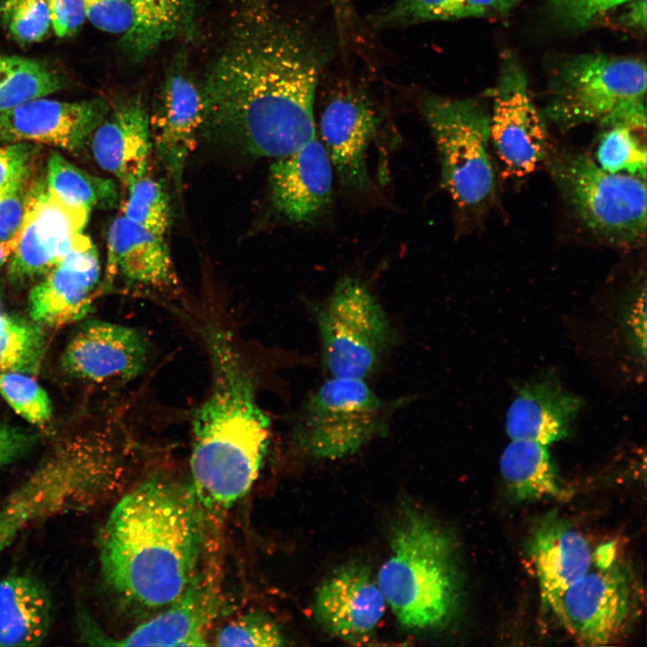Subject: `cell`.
I'll return each instance as SVG.
<instances>
[{"label": "cell", "mask_w": 647, "mask_h": 647, "mask_svg": "<svg viewBox=\"0 0 647 647\" xmlns=\"http://www.w3.org/2000/svg\"><path fill=\"white\" fill-rule=\"evenodd\" d=\"M320 68L313 45L256 4L208 67L202 129L254 156L296 152L315 137Z\"/></svg>", "instance_id": "1"}, {"label": "cell", "mask_w": 647, "mask_h": 647, "mask_svg": "<svg viewBox=\"0 0 647 647\" xmlns=\"http://www.w3.org/2000/svg\"><path fill=\"white\" fill-rule=\"evenodd\" d=\"M204 511L192 484L156 472L123 495L99 536L102 576L129 605L172 604L197 575Z\"/></svg>", "instance_id": "2"}, {"label": "cell", "mask_w": 647, "mask_h": 647, "mask_svg": "<svg viewBox=\"0 0 647 647\" xmlns=\"http://www.w3.org/2000/svg\"><path fill=\"white\" fill-rule=\"evenodd\" d=\"M201 331L212 383L192 415L191 484L202 507L226 510L259 474L270 420L257 403L252 373L230 332L210 323Z\"/></svg>", "instance_id": "3"}, {"label": "cell", "mask_w": 647, "mask_h": 647, "mask_svg": "<svg viewBox=\"0 0 647 647\" xmlns=\"http://www.w3.org/2000/svg\"><path fill=\"white\" fill-rule=\"evenodd\" d=\"M389 554L376 578L398 623L416 633L441 630L456 616L462 575L452 535L424 510H400Z\"/></svg>", "instance_id": "4"}, {"label": "cell", "mask_w": 647, "mask_h": 647, "mask_svg": "<svg viewBox=\"0 0 647 647\" xmlns=\"http://www.w3.org/2000/svg\"><path fill=\"white\" fill-rule=\"evenodd\" d=\"M646 79L638 58L599 53L568 58L551 79L543 117L562 129L598 122L644 131Z\"/></svg>", "instance_id": "5"}, {"label": "cell", "mask_w": 647, "mask_h": 647, "mask_svg": "<svg viewBox=\"0 0 647 647\" xmlns=\"http://www.w3.org/2000/svg\"><path fill=\"white\" fill-rule=\"evenodd\" d=\"M549 172L567 208L595 236L623 247L644 241L645 179L608 173L588 155L567 149L550 155Z\"/></svg>", "instance_id": "6"}, {"label": "cell", "mask_w": 647, "mask_h": 647, "mask_svg": "<svg viewBox=\"0 0 647 647\" xmlns=\"http://www.w3.org/2000/svg\"><path fill=\"white\" fill-rule=\"evenodd\" d=\"M402 403L382 399L364 379L332 377L303 403L293 439L310 457L341 459L386 431Z\"/></svg>", "instance_id": "7"}, {"label": "cell", "mask_w": 647, "mask_h": 647, "mask_svg": "<svg viewBox=\"0 0 647 647\" xmlns=\"http://www.w3.org/2000/svg\"><path fill=\"white\" fill-rule=\"evenodd\" d=\"M421 108L438 148L441 179L455 203L476 211L495 194L490 114L473 99L424 95Z\"/></svg>", "instance_id": "8"}, {"label": "cell", "mask_w": 647, "mask_h": 647, "mask_svg": "<svg viewBox=\"0 0 647 647\" xmlns=\"http://www.w3.org/2000/svg\"><path fill=\"white\" fill-rule=\"evenodd\" d=\"M322 359L333 377L364 379L394 342V331L369 289L358 279H340L316 309Z\"/></svg>", "instance_id": "9"}, {"label": "cell", "mask_w": 647, "mask_h": 647, "mask_svg": "<svg viewBox=\"0 0 647 647\" xmlns=\"http://www.w3.org/2000/svg\"><path fill=\"white\" fill-rule=\"evenodd\" d=\"M633 583L614 547L595 552L591 567L567 587L550 607L581 645L606 646L625 633L633 614Z\"/></svg>", "instance_id": "10"}, {"label": "cell", "mask_w": 647, "mask_h": 647, "mask_svg": "<svg viewBox=\"0 0 647 647\" xmlns=\"http://www.w3.org/2000/svg\"><path fill=\"white\" fill-rule=\"evenodd\" d=\"M543 118L530 98L523 67L513 57H505L492 91L490 137L507 174L526 176L545 158Z\"/></svg>", "instance_id": "11"}, {"label": "cell", "mask_w": 647, "mask_h": 647, "mask_svg": "<svg viewBox=\"0 0 647 647\" xmlns=\"http://www.w3.org/2000/svg\"><path fill=\"white\" fill-rule=\"evenodd\" d=\"M90 211L66 205L45 188L27 199L17 247L10 257L9 279L24 282L46 275L89 237L82 232Z\"/></svg>", "instance_id": "12"}, {"label": "cell", "mask_w": 647, "mask_h": 647, "mask_svg": "<svg viewBox=\"0 0 647 647\" xmlns=\"http://www.w3.org/2000/svg\"><path fill=\"white\" fill-rule=\"evenodd\" d=\"M150 356V344L136 328L101 320L82 324L61 356L64 371L99 385H122L138 377Z\"/></svg>", "instance_id": "13"}, {"label": "cell", "mask_w": 647, "mask_h": 647, "mask_svg": "<svg viewBox=\"0 0 647 647\" xmlns=\"http://www.w3.org/2000/svg\"><path fill=\"white\" fill-rule=\"evenodd\" d=\"M386 605L370 567L351 562L334 570L317 587L314 614L332 636L363 644L374 637Z\"/></svg>", "instance_id": "14"}, {"label": "cell", "mask_w": 647, "mask_h": 647, "mask_svg": "<svg viewBox=\"0 0 647 647\" xmlns=\"http://www.w3.org/2000/svg\"><path fill=\"white\" fill-rule=\"evenodd\" d=\"M203 115L201 87L178 63L168 73L158 103L149 116L153 147L178 192L182 191L187 159L202 129Z\"/></svg>", "instance_id": "15"}, {"label": "cell", "mask_w": 647, "mask_h": 647, "mask_svg": "<svg viewBox=\"0 0 647 647\" xmlns=\"http://www.w3.org/2000/svg\"><path fill=\"white\" fill-rule=\"evenodd\" d=\"M109 112L102 99L61 102L38 98L0 114V140L81 149Z\"/></svg>", "instance_id": "16"}, {"label": "cell", "mask_w": 647, "mask_h": 647, "mask_svg": "<svg viewBox=\"0 0 647 647\" xmlns=\"http://www.w3.org/2000/svg\"><path fill=\"white\" fill-rule=\"evenodd\" d=\"M100 273L98 252L88 238L31 289L28 308L31 320L39 325L60 327L83 319L92 310Z\"/></svg>", "instance_id": "17"}, {"label": "cell", "mask_w": 647, "mask_h": 647, "mask_svg": "<svg viewBox=\"0 0 647 647\" xmlns=\"http://www.w3.org/2000/svg\"><path fill=\"white\" fill-rule=\"evenodd\" d=\"M275 210L296 223L309 222L330 203L332 165L324 146L315 137L296 152L278 158L270 169Z\"/></svg>", "instance_id": "18"}, {"label": "cell", "mask_w": 647, "mask_h": 647, "mask_svg": "<svg viewBox=\"0 0 647 647\" xmlns=\"http://www.w3.org/2000/svg\"><path fill=\"white\" fill-rule=\"evenodd\" d=\"M377 125L371 103L356 93L338 95L324 108L320 120L324 146L347 190L361 191L368 185L367 150Z\"/></svg>", "instance_id": "19"}, {"label": "cell", "mask_w": 647, "mask_h": 647, "mask_svg": "<svg viewBox=\"0 0 647 647\" xmlns=\"http://www.w3.org/2000/svg\"><path fill=\"white\" fill-rule=\"evenodd\" d=\"M120 278L128 286L167 290L177 277L164 237L120 215L107 235L106 283Z\"/></svg>", "instance_id": "20"}, {"label": "cell", "mask_w": 647, "mask_h": 647, "mask_svg": "<svg viewBox=\"0 0 647 647\" xmlns=\"http://www.w3.org/2000/svg\"><path fill=\"white\" fill-rule=\"evenodd\" d=\"M96 163L126 187L146 176L153 148L149 114L137 97L119 104L92 134Z\"/></svg>", "instance_id": "21"}, {"label": "cell", "mask_w": 647, "mask_h": 647, "mask_svg": "<svg viewBox=\"0 0 647 647\" xmlns=\"http://www.w3.org/2000/svg\"><path fill=\"white\" fill-rule=\"evenodd\" d=\"M529 556L547 607L591 567L590 543L567 519L555 513L543 518L529 542Z\"/></svg>", "instance_id": "22"}, {"label": "cell", "mask_w": 647, "mask_h": 647, "mask_svg": "<svg viewBox=\"0 0 647 647\" xmlns=\"http://www.w3.org/2000/svg\"><path fill=\"white\" fill-rule=\"evenodd\" d=\"M211 581L194 577L169 607L139 625L120 640L104 645L206 646L208 627L217 610Z\"/></svg>", "instance_id": "23"}, {"label": "cell", "mask_w": 647, "mask_h": 647, "mask_svg": "<svg viewBox=\"0 0 647 647\" xmlns=\"http://www.w3.org/2000/svg\"><path fill=\"white\" fill-rule=\"evenodd\" d=\"M581 406L580 397L553 379L528 382L518 389L508 410L506 431L512 439L547 446L570 435Z\"/></svg>", "instance_id": "24"}, {"label": "cell", "mask_w": 647, "mask_h": 647, "mask_svg": "<svg viewBox=\"0 0 647 647\" xmlns=\"http://www.w3.org/2000/svg\"><path fill=\"white\" fill-rule=\"evenodd\" d=\"M52 605L45 586L26 574L0 581V646H38L49 634Z\"/></svg>", "instance_id": "25"}, {"label": "cell", "mask_w": 647, "mask_h": 647, "mask_svg": "<svg viewBox=\"0 0 647 647\" xmlns=\"http://www.w3.org/2000/svg\"><path fill=\"white\" fill-rule=\"evenodd\" d=\"M500 469L508 490L516 500L536 501L564 495L544 444L512 439L501 454Z\"/></svg>", "instance_id": "26"}, {"label": "cell", "mask_w": 647, "mask_h": 647, "mask_svg": "<svg viewBox=\"0 0 647 647\" xmlns=\"http://www.w3.org/2000/svg\"><path fill=\"white\" fill-rule=\"evenodd\" d=\"M133 22L122 43L129 56L141 60L163 43L186 31L192 22L191 0H129Z\"/></svg>", "instance_id": "27"}, {"label": "cell", "mask_w": 647, "mask_h": 647, "mask_svg": "<svg viewBox=\"0 0 647 647\" xmlns=\"http://www.w3.org/2000/svg\"><path fill=\"white\" fill-rule=\"evenodd\" d=\"M46 188L66 205L88 211L111 207L119 196L112 180L92 175L58 153L48 160Z\"/></svg>", "instance_id": "28"}, {"label": "cell", "mask_w": 647, "mask_h": 647, "mask_svg": "<svg viewBox=\"0 0 647 647\" xmlns=\"http://www.w3.org/2000/svg\"><path fill=\"white\" fill-rule=\"evenodd\" d=\"M64 87L63 79L40 61L0 56V114Z\"/></svg>", "instance_id": "29"}, {"label": "cell", "mask_w": 647, "mask_h": 647, "mask_svg": "<svg viewBox=\"0 0 647 647\" xmlns=\"http://www.w3.org/2000/svg\"><path fill=\"white\" fill-rule=\"evenodd\" d=\"M46 341L37 324L4 315L0 322V373L38 372Z\"/></svg>", "instance_id": "30"}, {"label": "cell", "mask_w": 647, "mask_h": 647, "mask_svg": "<svg viewBox=\"0 0 647 647\" xmlns=\"http://www.w3.org/2000/svg\"><path fill=\"white\" fill-rule=\"evenodd\" d=\"M596 151V163L612 173L646 179V146L637 136L640 129L621 124L603 127Z\"/></svg>", "instance_id": "31"}, {"label": "cell", "mask_w": 647, "mask_h": 647, "mask_svg": "<svg viewBox=\"0 0 647 647\" xmlns=\"http://www.w3.org/2000/svg\"><path fill=\"white\" fill-rule=\"evenodd\" d=\"M127 187L129 195L122 215L147 231L164 237L171 223V208L162 184L146 175Z\"/></svg>", "instance_id": "32"}, {"label": "cell", "mask_w": 647, "mask_h": 647, "mask_svg": "<svg viewBox=\"0 0 647 647\" xmlns=\"http://www.w3.org/2000/svg\"><path fill=\"white\" fill-rule=\"evenodd\" d=\"M465 18L463 0H397L377 13L371 23L377 29Z\"/></svg>", "instance_id": "33"}, {"label": "cell", "mask_w": 647, "mask_h": 647, "mask_svg": "<svg viewBox=\"0 0 647 647\" xmlns=\"http://www.w3.org/2000/svg\"><path fill=\"white\" fill-rule=\"evenodd\" d=\"M0 394L30 423L43 426L51 418L52 406L47 392L29 374L0 373Z\"/></svg>", "instance_id": "34"}, {"label": "cell", "mask_w": 647, "mask_h": 647, "mask_svg": "<svg viewBox=\"0 0 647 647\" xmlns=\"http://www.w3.org/2000/svg\"><path fill=\"white\" fill-rule=\"evenodd\" d=\"M0 18L22 45L42 40L51 27L47 0H0Z\"/></svg>", "instance_id": "35"}, {"label": "cell", "mask_w": 647, "mask_h": 647, "mask_svg": "<svg viewBox=\"0 0 647 647\" xmlns=\"http://www.w3.org/2000/svg\"><path fill=\"white\" fill-rule=\"evenodd\" d=\"M218 646H282L286 638L279 626L261 612L244 614L223 626L216 634Z\"/></svg>", "instance_id": "36"}, {"label": "cell", "mask_w": 647, "mask_h": 647, "mask_svg": "<svg viewBox=\"0 0 647 647\" xmlns=\"http://www.w3.org/2000/svg\"><path fill=\"white\" fill-rule=\"evenodd\" d=\"M634 0H548L559 18L575 28L587 27L612 10Z\"/></svg>", "instance_id": "37"}, {"label": "cell", "mask_w": 647, "mask_h": 647, "mask_svg": "<svg viewBox=\"0 0 647 647\" xmlns=\"http://www.w3.org/2000/svg\"><path fill=\"white\" fill-rule=\"evenodd\" d=\"M85 17L97 29L125 34L133 22L129 0H84Z\"/></svg>", "instance_id": "38"}, {"label": "cell", "mask_w": 647, "mask_h": 647, "mask_svg": "<svg viewBox=\"0 0 647 647\" xmlns=\"http://www.w3.org/2000/svg\"><path fill=\"white\" fill-rule=\"evenodd\" d=\"M24 181L0 186V240L12 238L20 229L26 208Z\"/></svg>", "instance_id": "39"}, {"label": "cell", "mask_w": 647, "mask_h": 647, "mask_svg": "<svg viewBox=\"0 0 647 647\" xmlns=\"http://www.w3.org/2000/svg\"><path fill=\"white\" fill-rule=\"evenodd\" d=\"M35 147L25 142L0 146V186L25 181Z\"/></svg>", "instance_id": "40"}, {"label": "cell", "mask_w": 647, "mask_h": 647, "mask_svg": "<svg viewBox=\"0 0 647 647\" xmlns=\"http://www.w3.org/2000/svg\"><path fill=\"white\" fill-rule=\"evenodd\" d=\"M51 28L58 37L71 36L85 20L84 0H47Z\"/></svg>", "instance_id": "41"}, {"label": "cell", "mask_w": 647, "mask_h": 647, "mask_svg": "<svg viewBox=\"0 0 647 647\" xmlns=\"http://www.w3.org/2000/svg\"><path fill=\"white\" fill-rule=\"evenodd\" d=\"M38 436L24 429L0 424V470L27 456L36 446Z\"/></svg>", "instance_id": "42"}, {"label": "cell", "mask_w": 647, "mask_h": 647, "mask_svg": "<svg viewBox=\"0 0 647 647\" xmlns=\"http://www.w3.org/2000/svg\"><path fill=\"white\" fill-rule=\"evenodd\" d=\"M626 323L627 330L630 333L631 340L634 349L642 356L645 358V288L639 292L634 297L633 303L629 306Z\"/></svg>", "instance_id": "43"}, {"label": "cell", "mask_w": 647, "mask_h": 647, "mask_svg": "<svg viewBox=\"0 0 647 647\" xmlns=\"http://www.w3.org/2000/svg\"><path fill=\"white\" fill-rule=\"evenodd\" d=\"M522 0H463L465 18H491L510 13Z\"/></svg>", "instance_id": "44"}, {"label": "cell", "mask_w": 647, "mask_h": 647, "mask_svg": "<svg viewBox=\"0 0 647 647\" xmlns=\"http://www.w3.org/2000/svg\"><path fill=\"white\" fill-rule=\"evenodd\" d=\"M625 13V23L640 30H645L646 24V0H634L630 3Z\"/></svg>", "instance_id": "45"}, {"label": "cell", "mask_w": 647, "mask_h": 647, "mask_svg": "<svg viewBox=\"0 0 647 647\" xmlns=\"http://www.w3.org/2000/svg\"><path fill=\"white\" fill-rule=\"evenodd\" d=\"M340 23L347 25L351 22V7L349 0H331Z\"/></svg>", "instance_id": "46"}, {"label": "cell", "mask_w": 647, "mask_h": 647, "mask_svg": "<svg viewBox=\"0 0 647 647\" xmlns=\"http://www.w3.org/2000/svg\"><path fill=\"white\" fill-rule=\"evenodd\" d=\"M18 242L19 231L10 239L0 240V268L10 259L17 247Z\"/></svg>", "instance_id": "47"}, {"label": "cell", "mask_w": 647, "mask_h": 647, "mask_svg": "<svg viewBox=\"0 0 647 647\" xmlns=\"http://www.w3.org/2000/svg\"><path fill=\"white\" fill-rule=\"evenodd\" d=\"M3 316H4V314L2 313V300H1V296H0V322L3 318Z\"/></svg>", "instance_id": "48"}]
</instances>
